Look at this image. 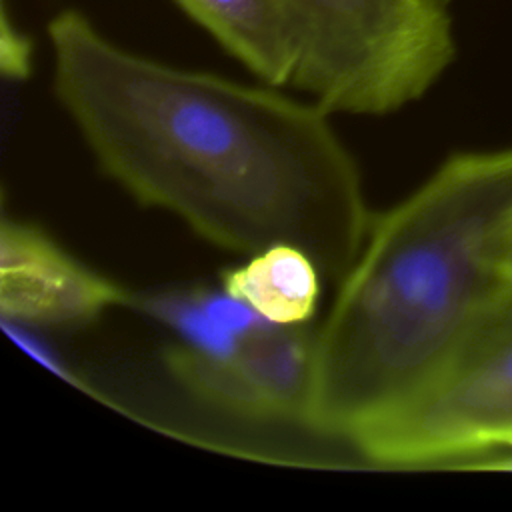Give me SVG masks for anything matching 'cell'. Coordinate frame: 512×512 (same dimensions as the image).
Listing matches in <instances>:
<instances>
[{
    "mask_svg": "<svg viewBox=\"0 0 512 512\" xmlns=\"http://www.w3.org/2000/svg\"><path fill=\"white\" fill-rule=\"evenodd\" d=\"M512 148L446 160L366 240L314 334L306 424L350 438L420 390L508 296Z\"/></svg>",
    "mask_w": 512,
    "mask_h": 512,
    "instance_id": "2",
    "label": "cell"
},
{
    "mask_svg": "<svg viewBox=\"0 0 512 512\" xmlns=\"http://www.w3.org/2000/svg\"><path fill=\"white\" fill-rule=\"evenodd\" d=\"M164 360L178 386L212 410L252 422H306L314 334L304 326L266 324L226 352L178 346Z\"/></svg>",
    "mask_w": 512,
    "mask_h": 512,
    "instance_id": "5",
    "label": "cell"
},
{
    "mask_svg": "<svg viewBox=\"0 0 512 512\" xmlns=\"http://www.w3.org/2000/svg\"><path fill=\"white\" fill-rule=\"evenodd\" d=\"M300 62L292 88L324 110L384 116L422 98L456 56L452 0H284Z\"/></svg>",
    "mask_w": 512,
    "mask_h": 512,
    "instance_id": "3",
    "label": "cell"
},
{
    "mask_svg": "<svg viewBox=\"0 0 512 512\" xmlns=\"http://www.w3.org/2000/svg\"><path fill=\"white\" fill-rule=\"evenodd\" d=\"M372 462L424 466L512 448V294L412 396L350 438Z\"/></svg>",
    "mask_w": 512,
    "mask_h": 512,
    "instance_id": "4",
    "label": "cell"
},
{
    "mask_svg": "<svg viewBox=\"0 0 512 512\" xmlns=\"http://www.w3.org/2000/svg\"><path fill=\"white\" fill-rule=\"evenodd\" d=\"M46 32L54 96L126 194L218 248L290 244L332 282L348 274L372 214L328 110L130 52L74 8Z\"/></svg>",
    "mask_w": 512,
    "mask_h": 512,
    "instance_id": "1",
    "label": "cell"
},
{
    "mask_svg": "<svg viewBox=\"0 0 512 512\" xmlns=\"http://www.w3.org/2000/svg\"><path fill=\"white\" fill-rule=\"evenodd\" d=\"M322 270L290 244H274L226 270L222 288L274 326H304L316 314Z\"/></svg>",
    "mask_w": 512,
    "mask_h": 512,
    "instance_id": "8",
    "label": "cell"
},
{
    "mask_svg": "<svg viewBox=\"0 0 512 512\" xmlns=\"http://www.w3.org/2000/svg\"><path fill=\"white\" fill-rule=\"evenodd\" d=\"M264 84L292 86L300 40L284 0H174Z\"/></svg>",
    "mask_w": 512,
    "mask_h": 512,
    "instance_id": "7",
    "label": "cell"
},
{
    "mask_svg": "<svg viewBox=\"0 0 512 512\" xmlns=\"http://www.w3.org/2000/svg\"><path fill=\"white\" fill-rule=\"evenodd\" d=\"M128 300L124 286L66 252L42 228L2 220L0 312L6 322L82 324Z\"/></svg>",
    "mask_w": 512,
    "mask_h": 512,
    "instance_id": "6",
    "label": "cell"
},
{
    "mask_svg": "<svg viewBox=\"0 0 512 512\" xmlns=\"http://www.w3.org/2000/svg\"><path fill=\"white\" fill-rule=\"evenodd\" d=\"M170 324L190 338L188 346L206 352H226L252 330L268 324L240 300L214 294H186L152 304Z\"/></svg>",
    "mask_w": 512,
    "mask_h": 512,
    "instance_id": "9",
    "label": "cell"
},
{
    "mask_svg": "<svg viewBox=\"0 0 512 512\" xmlns=\"http://www.w3.org/2000/svg\"><path fill=\"white\" fill-rule=\"evenodd\" d=\"M502 272H504V282H506L508 294H512V234H510L508 244H506L504 262H502Z\"/></svg>",
    "mask_w": 512,
    "mask_h": 512,
    "instance_id": "10",
    "label": "cell"
}]
</instances>
